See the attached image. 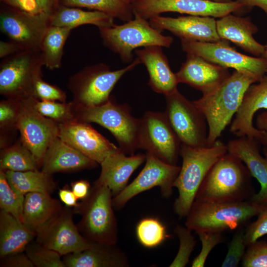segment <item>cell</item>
I'll return each instance as SVG.
<instances>
[{
  "label": "cell",
  "mask_w": 267,
  "mask_h": 267,
  "mask_svg": "<svg viewBox=\"0 0 267 267\" xmlns=\"http://www.w3.org/2000/svg\"><path fill=\"white\" fill-rule=\"evenodd\" d=\"M251 176L244 163L227 152L208 172L198 189L195 201L232 203L249 200L254 194Z\"/></svg>",
  "instance_id": "6da1fadb"
},
{
  "label": "cell",
  "mask_w": 267,
  "mask_h": 267,
  "mask_svg": "<svg viewBox=\"0 0 267 267\" xmlns=\"http://www.w3.org/2000/svg\"><path fill=\"white\" fill-rule=\"evenodd\" d=\"M254 79L234 70L212 92L192 101L208 125L207 145L214 144L238 110L244 94Z\"/></svg>",
  "instance_id": "7a4b0ae2"
},
{
  "label": "cell",
  "mask_w": 267,
  "mask_h": 267,
  "mask_svg": "<svg viewBox=\"0 0 267 267\" xmlns=\"http://www.w3.org/2000/svg\"><path fill=\"white\" fill-rule=\"evenodd\" d=\"M227 152V145L219 139L213 145L202 147L181 144L180 155L182 163L174 183V187L178 192L174 210L179 217H185L207 173Z\"/></svg>",
  "instance_id": "3957f363"
},
{
  "label": "cell",
  "mask_w": 267,
  "mask_h": 267,
  "mask_svg": "<svg viewBox=\"0 0 267 267\" xmlns=\"http://www.w3.org/2000/svg\"><path fill=\"white\" fill-rule=\"evenodd\" d=\"M265 206L250 200L232 203L194 200L185 216V225L197 234L222 233L241 227Z\"/></svg>",
  "instance_id": "277c9868"
},
{
  "label": "cell",
  "mask_w": 267,
  "mask_h": 267,
  "mask_svg": "<svg viewBox=\"0 0 267 267\" xmlns=\"http://www.w3.org/2000/svg\"><path fill=\"white\" fill-rule=\"evenodd\" d=\"M113 195L106 185L94 182L87 197L72 208L74 214L80 215L77 225L88 241L117 244L118 223L114 212Z\"/></svg>",
  "instance_id": "5b68a950"
},
{
  "label": "cell",
  "mask_w": 267,
  "mask_h": 267,
  "mask_svg": "<svg viewBox=\"0 0 267 267\" xmlns=\"http://www.w3.org/2000/svg\"><path fill=\"white\" fill-rule=\"evenodd\" d=\"M76 106L77 120L95 123L107 129L123 153L134 154L139 148L141 119L132 115L131 108L127 104H119L110 98L106 102L97 106Z\"/></svg>",
  "instance_id": "8992f818"
},
{
  "label": "cell",
  "mask_w": 267,
  "mask_h": 267,
  "mask_svg": "<svg viewBox=\"0 0 267 267\" xmlns=\"http://www.w3.org/2000/svg\"><path fill=\"white\" fill-rule=\"evenodd\" d=\"M98 29L104 44L125 63L133 61V51L137 48L152 45L169 47L173 42L171 36L163 35L146 19L136 14L123 24Z\"/></svg>",
  "instance_id": "52a82bcc"
},
{
  "label": "cell",
  "mask_w": 267,
  "mask_h": 267,
  "mask_svg": "<svg viewBox=\"0 0 267 267\" xmlns=\"http://www.w3.org/2000/svg\"><path fill=\"white\" fill-rule=\"evenodd\" d=\"M140 63L137 57L128 66L117 70H111L103 63L86 67L70 79L69 87L74 103L79 106L91 107L106 102L122 76Z\"/></svg>",
  "instance_id": "ba28073f"
},
{
  "label": "cell",
  "mask_w": 267,
  "mask_h": 267,
  "mask_svg": "<svg viewBox=\"0 0 267 267\" xmlns=\"http://www.w3.org/2000/svg\"><path fill=\"white\" fill-rule=\"evenodd\" d=\"M43 66L40 51L25 50L2 58L0 64V94L17 99L33 97L34 84L42 77Z\"/></svg>",
  "instance_id": "9c48e42d"
},
{
  "label": "cell",
  "mask_w": 267,
  "mask_h": 267,
  "mask_svg": "<svg viewBox=\"0 0 267 267\" xmlns=\"http://www.w3.org/2000/svg\"><path fill=\"white\" fill-rule=\"evenodd\" d=\"M35 99L33 97L19 99L16 128L21 142L40 167L48 147L58 137L59 123L38 112L35 106Z\"/></svg>",
  "instance_id": "30bf717a"
},
{
  "label": "cell",
  "mask_w": 267,
  "mask_h": 267,
  "mask_svg": "<svg viewBox=\"0 0 267 267\" xmlns=\"http://www.w3.org/2000/svg\"><path fill=\"white\" fill-rule=\"evenodd\" d=\"M181 44L182 50L187 54L196 55L212 63L233 68L257 82L267 73V63L263 57L240 53L225 40L217 42L181 40Z\"/></svg>",
  "instance_id": "8fae6325"
},
{
  "label": "cell",
  "mask_w": 267,
  "mask_h": 267,
  "mask_svg": "<svg viewBox=\"0 0 267 267\" xmlns=\"http://www.w3.org/2000/svg\"><path fill=\"white\" fill-rule=\"evenodd\" d=\"M165 97L164 113L181 144L191 147L207 146V121L193 101L178 90Z\"/></svg>",
  "instance_id": "7c38bea8"
},
{
  "label": "cell",
  "mask_w": 267,
  "mask_h": 267,
  "mask_svg": "<svg viewBox=\"0 0 267 267\" xmlns=\"http://www.w3.org/2000/svg\"><path fill=\"white\" fill-rule=\"evenodd\" d=\"M180 169V167L165 162L146 152L145 166L138 175L120 193L113 197L114 208L121 209L136 195L157 186L164 197H170Z\"/></svg>",
  "instance_id": "4fadbf2b"
},
{
  "label": "cell",
  "mask_w": 267,
  "mask_h": 267,
  "mask_svg": "<svg viewBox=\"0 0 267 267\" xmlns=\"http://www.w3.org/2000/svg\"><path fill=\"white\" fill-rule=\"evenodd\" d=\"M131 5L134 15L146 20L166 12L221 18L244 7L238 0L227 3L211 0H136Z\"/></svg>",
  "instance_id": "5bb4252c"
},
{
  "label": "cell",
  "mask_w": 267,
  "mask_h": 267,
  "mask_svg": "<svg viewBox=\"0 0 267 267\" xmlns=\"http://www.w3.org/2000/svg\"><path fill=\"white\" fill-rule=\"evenodd\" d=\"M140 119L139 148L176 165L181 144L165 113L148 111Z\"/></svg>",
  "instance_id": "9a60e30c"
},
{
  "label": "cell",
  "mask_w": 267,
  "mask_h": 267,
  "mask_svg": "<svg viewBox=\"0 0 267 267\" xmlns=\"http://www.w3.org/2000/svg\"><path fill=\"white\" fill-rule=\"evenodd\" d=\"M49 17L43 12L32 14L7 5L0 11V30L24 50L40 51L43 39L50 26Z\"/></svg>",
  "instance_id": "2e32d148"
},
{
  "label": "cell",
  "mask_w": 267,
  "mask_h": 267,
  "mask_svg": "<svg viewBox=\"0 0 267 267\" xmlns=\"http://www.w3.org/2000/svg\"><path fill=\"white\" fill-rule=\"evenodd\" d=\"M72 208L61 211L36 234V241L61 256L87 249L90 242L85 239L73 221Z\"/></svg>",
  "instance_id": "e0dca14e"
},
{
  "label": "cell",
  "mask_w": 267,
  "mask_h": 267,
  "mask_svg": "<svg viewBox=\"0 0 267 267\" xmlns=\"http://www.w3.org/2000/svg\"><path fill=\"white\" fill-rule=\"evenodd\" d=\"M58 137L100 164L107 156L120 150L89 123L78 120L59 124Z\"/></svg>",
  "instance_id": "ac0fdd59"
},
{
  "label": "cell",
  "mask_w": 267,
  "mask_h": 267,
  "mask_svg": "<svg viewBox=\"0 0 267 267\" xmlns=\"http://www.w3.org/2000/svg\"><path fill=\"white\" fill-rule=\"evenodd\" d=\"M151 26L162 32L168 30L180 40L217 42L222 39L217 30L216 20L210 16L189 15L176 18L156 16L149 19Z\"/></svg>",
  "instance_id": "d6986e66"
},
{
  "label": "cell",
  "mask_w": 267,
  "mask_h": 267,
  "mask_svg": "<svg viewBox=\"0 0 267 267\" xmlns=\"http://www.w3.org/2000/svg\"><path fill=\"white\" fill-rule=\"evenodd\" d=\"M176 74L179 83L190 86L202 95L215 90L231 75L228 68L192 54H187L185 61Z\"/></svg>",
  "instance_id": "ffe728a7"
},
{
  "label": "cell",
  "mask_w": 267,
  "mask_h": 267,
  "mask_svg": "<svg viewBox=\"0 0 267 267\" xmlns=\"http://www.w3.org/2000/svg\"><path fill=\"white\" fill-rule=\"evenodd\" d=\"M257 83L246 91L230 131L238 137L248 136L261 142L264 133L254 126L253 120L257 111L267 110V73Z\"/></svg>",
  "instance_id": "44dd1931"
},
{
  "label": "cell",
  "mask_w": 267,
  "mask_h": 267,
  "mask_svg": "<svg viewBox=\"0 0 267 267\" xmlns=\"http://www.w3.org/2000/svg\"><path fill=\"white\" fill-rule=\"evenodd\" d=\"M256 140L248 136L230 140L227 143L228 152L238 157L245 165L251 176L261 185L257 194L249 199L259 204L267 205V153L262 156Z\"/></svg>",
  "instance_id": "7402d4cb"
},
{
  "label": "cell",
  "mask_w": 267,
  "mask_h": 267,
  "mask_svg": "<svg viewBox=\"0 0 267 267\" xmlns=\"http://www.w3.org/2000/svg\"><path fill=\"white\" fill-rule=\"evenodd\" d=\"M134 53L146 67L148 85L154 91L166 96L178 90L179 83L176 74L172 71L161 46L138 48L134 50Z\"/></svg>",
  "instance_id": "603a6c76"
},
{
  "label": "cell",
  "mask_w": 267,
  "mask_h": 267,
  "mask_svg": "<svg viewBox=\"0 0 267 267\" xmlns=\"http://www.w3.org/2000/svg\"><path fill=\"white\" fill-rule=\"evenodd\" d=\"M145 159L146 154L128 156L120 150L107 156L101 163V173L95 182L107 186L114 197L127 186L132 175Z\"/></svg>",
  "instance_id": "cb8c5ba5"
},
{
  "label": "cell",
  "mask_w": 267,
  "mask_h": 267,
  "mask_svg": "<svg viewBox=\"0 0 267 267\" xmlns=\"http://www.w3.org/2000/svg\"><path fill=\"white\" fill-rule=\"evenodd\" d=\"M66 267H127L125 252L117 244L90 242L86 249L63 256Z\"/></svg>",
  "instance_id": "d4e9b609"
},
{
  "label": "cell",
  "mask_w": 267,
  "mask_h": 267,
  "mask_svg": "<svg viewBox=\"0 0 267 267\" xmlns=\"http://www.w3.org/2000/svg\"><path fill=\"white\" fill-rule=\"evenodd\" d=\"M216 25L218 34L222 40L231 42L254 56H262L265 46L254 39L253 35L258 31V28L249 17L230 13L216 20Z\"/></svg>",
  "instance_id": "484cf974"
},
{
  "label": "cell",
  "mask_w": 267,
  "mask_h": 267,
  "mask_svg": "<svg viewBox=\"0 0 267 267\" xmlns=\"http://www.w3.org/2000/svg\"><path fill=\"white\" fill-rule=\"evenodd\" d=\"M97 164L57 137L45 153L42 171L52 175L56 172L92 169Z\"/></svg>",
  "instance_id": "4316f807"
},
{
  "label": "cell",
  "mask_w": 267,
  "mask_h": 267,
  "mask_svg": "<svg viewBox=\"0 0 267 267\" xmlns=\"http://www.w3.org/2000/svg\"><path fill=\"white\" fill-rule=\"evenodd\" d=\"M63 208L59 201L49 193H28L25 195L22 222L36 235Z\"/></svg>",
  "instance_id": "83f0119b"
},
{
  "label": "cell",
  "mask_w": 267,
  "mask_h": 267,
  "mask_svg": "<svg viewBox=\"0 0 267 267\" xmlns=\"http://www.w3.org/2000/svg\"><path fill=\"white\" fill-rule=\"evenodd\" d=\"M36 236L21 221L0 210V258L9 254L25 252L27 245Z\"/></svg>",
  "instance_id": "f1b7e54d"
},
{
  "label": "cell",
  "mask_w": 267,
  "mask_h": 267,
  "mask_svg": "<svg viewBox=\"0 0 267 267\" xmlns=\"http://www.w3.org/2000/svg\"><path fill=\"white\" fill-rule=\"evenodd\" d=\"M111 16L99 11H85L60 5L49 17L50 26L67 27L72 30L80 26L91 24L101 27L115 25Z\"/></svg>",
  "instance_id": "f546056e"
},
{
  "label": "cell",
  "mask_w": 267,
  "mask_h": 267,
  "mask_svg": "<svg viewBox=\"0 0 267 267\" xmlns=\"http://www.w3.org/2000/svg\"><path fill=\"white\" fill-rule=\"evenodd\" d=\"M4 172L11 187L16 192L22 195L25 196L30 192L50 194L56 187L52 175L42 171Z\"/></svg>",
  "instance_id": "4dcf8cb0"
},
{
  "label": "cell",
  "mask_w": 267,
  "mask_h": 267,
  "mask_svg": "<svg viewBox=\"0 0 267 267\" xmlns=\"http://www.w3.org/2000/svg\"><path fill=\"white\" fill-rule=\"evenodd\" d=\"M72 30L53 26L47 29L40 48L44 65L46 68L54 70L61 66L64 46Z\"/></svg>",
  "instance_id": "1f68e13d"
},
{
  "label": "cell",
  "mask_w": 267,
  "mask_h": 267,
  "mask_svg": "<svg viewBox=\"0 0 267 267\" xmlns=\"http://www.w3.org/2000/svg\"><path fill=\"white\" fill-rule=\"evenodd\" d=\"M61 5L68 7H86L105 13L126 22L134 16L132 5L122 0H59Z\"/></svg>",
  "instance_id": "d6a6232c"
},
{
  "label": "cell",
  "mask_w": 267,
  "mask_h": 267,
  "mask_svg": "<svg viewBox=\"0 0 267 267\" xmlns=\"http://www.w3.org/2000/svg\"><path fill=\"white\" fill-rule=\"evenodd\" d=\"M38 165L31 152L22 144H15L0 154V168L4 171L23 172L38 170Z\"/></svg>",
  "instance_id": "836d02e7"
},
{
  "label": "cell",
  "mask_w": 267,
  "mask_h": 267,
  "mask_svg": "<svg viewBox=\"0 0 267 267\" xmlns=\"http://www.w3.org/2000/svg\"><path fill=\"white\" fill-rule=\"evenodd\" d=\"M135 232L140 244L148 248L160 245L169 237L166 226L154 217L142 219L136 225Z\"/></svg>",
  "instance_id": "e575fe53"
},
{
  "label": "cell",
  "mask_w": 267,
  "mask_h": 267,
  "mask_svg": "<svg viewBox=\"0 0 267 267\" xmlns=\"http://www.w3.org/2000/svg\"><path fill=\"white\" fill-rule=\"evenodd\" d=\"M35 106L42 115L59 124L77 120L76 106L74 103L39 100L36 98Z\"/></svg>",
  "instance_id": "d590c367"
},
{
  "label": "cell",
  "mask_w": 267,
  "mask_h": 267,
  "mask_svg": "<svg viewBox=\"0 0 267 267\" xmlns=\"http://www.w3.org/2000/svg\"><path fill=\"white\" fill-rule=\"evenodd\" d=\"M25 196L16 192L9 184L5 172L0 169V208L22 222Z\"/></svg>",
  "instance_id": "8d00e7d4"
},
{
  "label": "cell",
  "mask_w": 267,
  "mask_h": 267,
  "mask_svg": "<svg viewBox=\"0 0 267 267\" xmlns=\"http://www.w3.org/2000/svg\"><path fill=\"white\" fill-rule=\"evenodd\" d=\"M25 252L34 267H66L61 255L36 240L32 241L27 245Z\"/></svg>",
  "instance_id": "74e56055"
},
{
  "label": "cell",
  "mask_w": 267,
  "mask_h": 267,
  "mask_svg": "<svg viewBox=\"0 0 267 267\" xmlns=\"http://www.w3.org/2000/svg\"><path fill=\"white\" fill-rule=\"evenodd\" d=\"M179 242V248L170 267H184L188 264L196 241L190 229L185 225H177L174 229Z\"/></svg>",
  "instance_id": "f35d334b"
},
{
  "label": "cell",
  "mask_w": 267,
  "mask_h": 267,
  "mask_svg": "<svg viewBox=\"0 0 267 267\" xmlns=\"http://www.w3.org/2000/svg\"><path fill=\"white\" fill-rule=\"evenodd\" d=\"M242 261L244 267H267V242L257 240L249 244Z\"/></svg>",
  "instance_id": "ab89813d"
},
{
  "label": "cell",
  "mask_w": 267,
  "mask_h": 267,
  "mask_svg": "<svg viewBox=\"0 0 267 267\" xmlns=\"http://www.w3.org/2000/svg\"><path fill=\"white\" fill-rule=\"evenodd\" d=\"M244 232L239 230L233 235L228 244L227 252L222 267H236L242 260L247 247L244 239Z\"/></svg>",
  "instance_id": "60d3db41"
},
{
  "label": "cell",
  "mask_w": 267,
  "mask_h": 267,
  "mask_svg": "<svg viewBox=\"0 0 267 267\" xmlns=\"http://www.w3.org/2000/svg\"><path fill=\"white\" fill-rule=\"evenodd\" d=\"M197 234L201 242V249L193 260L191 267H203L212 250L222 242V236L221 233L199 232Z\"/></svg>",
  "instance_id": "b9f144b4"
},
{
  "label": "cell",
  "mask_w": 267,
  "mask_h": 267,
  "mask_svg": "<svg viewBox=\"0 0 267 267\" xmlns=\"http://www.w3.org/2000/svg\"><path fill=\"white\" fill-rule=\"evenodd\" d=\"M33 97L40 100L59 101L65 102V93L56 86L44 81L42 77L35 82L33 88Z\"/></svg>",
  "instance_id": "7bdbcfd3"
},
{
  "label": "cell",
  "mask_w": 267,
  "mask_h": 267,
  "mask_svg": "<svg viewBox=\"0 0 267 267\" xmlns=\"http://www.w3.org/2000/svg\"><path fill=\"white\" fill-rule=\"evenodd\" d=\"M258 216L257 220L250 224L244 232L245 242L247 246L267 234V205Z\"/></svg>",
  "instance_id": "ee69618b"
},
{
  "label": "cell",
  "mask_w": 267,
  "mask_h": 267,
  "mask_svg": "<svg viewBox=\"0 0 267 267\" xmlns=\"http://www.w3.org/2000/svg\"><path fill=\"white\" fill-rule=\"evenodd\" d=\"M19 99L8 98L0 103V123L1 127L15 126L18 115Z\"/></svg>",
  "instance_id": "f6af8a7d"
},
{
  "label": "cell",
  "mask_w": 267,
  "mask_h": 267,
  "mask_svg": "<svg viewBox=\"0 0 267 267\" xmlns=\"http://www.w3.org/2000/svg\"><path fill=\"white\" fill-rule=\"evenodd\" d=\"M0 259V267H35L24 252L9 254Z\"/></svg>",
  "instance_id": "bcb514c9"
},
{
  "label": "cell",
  "mask_w": 267,
  "mask_h": 267,
  "mask_svg": "<svg viewBox=\"0 0 267 267\" xmlns=\"http://www.w3.org/2000/svg\"><path fill=\"white\" fill-rule=\"evenodd\" d=\"M5 4L18 10L32 13L43 12L35 0H0Z\"/></svg>",
  "instance_id": "7dc6e473"
},
{
  "label": "cell",
  "mask_w": 267,
  "mask_h": 267,
  "mask_svg": "<svg viewBox=\"0 0 267 267\" xmlns=\"http://www.w3.org/2000/svg\"><path fill=\"white\" fill-rule=\"evenodd\" d=\"M71 188L78 200H83L89 195L91 186L89 182L84 179L73 181Z\"/></svg>",
  "instance_id": "c3c4849f"
},
{
  "label": "cell",
  "mask_w": 267,
  "mask_h": 267,
  "mask_svg": "<svg viewBox=\"0 0 267 267\" xmlns=\"http://www.w3.org/2000/svg\"><path fill=\"white\" fill-rule=\"evenodd\" d=\"M58 195L60 201L66 206L74 208L78 206V199L73 193L71 188H69L67 185L63 188L59 189Z\"/></svg>",
  "instance_id": "681fc988"
},
{
  "label": "cell",
  "mask_w": 267,
  "mask_h": 267,
  "mask_svg": "<svg viewBox=\"0 0 267 267\" xmlns=\"http://www.w3.org/2000/svg\"><path fill=\"white\" fill-rule=\"evenodd\" d=\"M22 50H25L19 44L12 41H0V58L14 54Z\"/></svg>",
  "instance_id": "f907efd6"
},
{
  "label": "cell",
  "mask_w": 267,
  "mask_h": 267,
  "mask_svg": "<svg viewBox=\"0 0 267 267\" xmlns=\"http://www.w3.org/2000/svg\"><path fill=\"white\" fill-rule=\"evenodd\" d=\"M256 127L259 130L264 133L263 137L261 141L267 148V111H265L259 114L256 120ZM267 151V150H266Z\"/></svg>",
  "instance_id": "816d5d0a"
},
{
  "label": "cell",
  "mask_w": 267,
  "mask_h": 267,
  "mask_svg": "<svg viewBox=\"0 0 267 267\" xmlns=\"http://www.w3.org/2000/svg\"><path fill=\"white\" fill-rule=\"evenodd\" d=\"M41 10L50 16L59 6V0H35Z\"/></svg>",
  "instance_id": "f5cc1de1"
},
{
  "label": "cell",
  "mask_w": 267,
  "mask_h": 267,
  "mask_svg": "<svg viewBox=\"0 0 267 267\" xmlns=\"http://www.w3.org/2000/svg\"><path fill=\"white\" fill-rule=\"evenodd\" d=\"M244 7L258 6L263 9L267 15V0H238Z\"/></svg>",
  "instance_id": "db71d44e"
},
{
  "label": "cell",
  "mask_w": 267,
  "mask_h": 267,
  "mask_svg": "<svg viewBox=\"0 0 267 267\" xmlns=\"http://www.w3.org/2000/svg\"><path fill=\"white\" fill-rule=\"evenodd\" d=\"M265 50L261 57H263L266 60L267 63V42L265 45Z\"/></svg>",
  "instance_id": "11a10c76"
},
{
  "label": "cell",
  "mask_w": 267,
  "mask_h": 267,
  "mask_svg": "<svg viewBox=\"0 0 267 267\" xmlns=\"http://www.w3.org/2000/svg\"><path fill=\"white\" fill-rule=\"evenodd\" d=\"M212 1L219 3H227L232 1L231 0H211Z\"/></svg>",
  "instance_id": "9f6ffc18"
},
{
  "label": "cell",
  "mask_w": 267,
  "mask_h": 267,
  "mask_svg": "<svg viewBox=\"0 0 267 267\" xmlns=\"http://www.w3.org/2000/svg\"><path fill=\"white\" fill-rule=\"evenodd\" d=\"M123 0L124 1H125V2L128 4H132L134 2H135L136 0Z\"/></svg>",
  "instance_id": "6f0895ef"
},
{
  "label": "cell",
  "mask_w": 267,
  "mask_h": 267,
  "mask_svg": "<svg viewBox=\"0 0 267 267\" xmlns=\"http://www.w3.org/2000/svg\"><path fill=\"white\" fill-rule=\"evenodd\" d=\"M266 153H267V151H266Z\"/></svg>",
  "instance_id": "680465c9"
}]
</instances>
